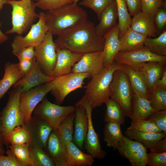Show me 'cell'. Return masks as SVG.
I'll use <instances>...</instances> for the list:
<instances>
[{"label": "cell", "mask_w": 166, "mask_h": 166, "mask_svg": "<svg viewBox=\"0 0 166 166\" xmlns=\"http://www.w3.org/2000/svg\"><path fill=\"white\" fill-rule=\"evenodd\" d=\"M93 23L88 19L57 35L56 49H65L77 54L102 51L104 37L98 36Z\"/></svg>", "instance_id": "obj_1"}, {"label": "cell", "mask_w": 166, "mask_h": 166, "mask_svg": "<svg viewBox=\"0 0 166 166\" xmlns=\"http://www.w3.org/2000/svg\"><path fill=\"white\" fill-rule=\"evenodd\" d=\"M45 13L48 31L57 36L86 21L88 16L79 5L73 2L46 11Z\"/></svg>", "instance_id": "obj_2"}, {"label": "cell", "mask_w": 166, "mask_h": 166, "mask_svg": "<svg viewBox=\"0 0 166 166\" xmlns=\"http://www.w3.org/2000/svg\"><path fill=\"white\" fill-rule=\"evenodd\" d=\"M124 67V65L114 61L100 73L91 77L86 87L84 96L93 109L105 104L110 98V85L114 73L117 69H123Z\"/></svg>", "instance_id": "obj_3"}, {"label": "cell", "mask_w": 166, "mask_h": 166, "mask_svg": "<svg viewBox=\"0 0 166 166\" xmlns=\"http://www.w3.org/2000/svg\"><path fill=\"white\" fill-rule=\"evenodd\" d=\"M7 4L12 7V28L5 34L17 33L19 35L26 32L39 18L36 12V2L31 0H7Z\"/></svg>", "instance_id": "obj_4"}, {"label": "cell", "mask_w": 166, "mask_h": 166, "mask_svg": "<svg viewBox=\"0 0 166 166\" xmlns=\"http://www.w3.org/2000/svg\"><path fill=\"white\" fill-rule=\"evenodd\" d=\"M22 89L21 86H17L10 91L7 103L0 112L2 133L4 144L7 148L9 146L7 138L9 132L16 127L25 124L19 108V97Z\"/></svg>", "instance_id": "obj_5"}, {"label": "cell", "mask_w": 166, "mask_h": 166, "mask_svg": "<svg viewBox=\"0 0 166 166\" xmlns=\"http://www.w3.org/2000/svg\"><path fill=\"white\" fill-rule=\"evenodd\" d=\"M110 89V98L119 105L125 117L131 118L132 113L133 92L124 68L117 69L114 73Z\"/></svg>", "instance_id": "obj_6"}, {"label": "cell", "mask_w": 166, "mask_h": 166, "mask_svg": "<svg viewBox=\"0 0 166 166\" xmlns=\"http://www.w3.org/2000/svg\"><path fill=\"white\" fill-rule=\"evenodd\" d=\"M91 77L88 73H74L55 77L52 81L50 92L57 104L61 105L66 97L72 92L83 87L84 81Z\"/></svg>", "instance_id": "obj_7"}, {"label": "cell", "mask_w": 166, "mask_h": 166, "mask_svg": "<svg viewBox=\"0 0 166 166\" xmlns=\"http://www.w3.org/2000/svg\"><path fill=\"white\" fill-rule=\"evenodd\" d=\"M75 109L74 106H61L53 104L45 96L35 107L33 113L56 131L67 116L74 112Z\"/></svg>", "instance_id": "obj_8"}, {"label": "cell", "mask_w": 166, "mask_h": 166, "mask_svg": "<svg viewBox=\"0 0 166 166\" xmlns=\"http://www.w3.org/2000/svg\"><path fill=\"white\" fill-rule=\"evenodd\" d=\"M38 19V22L32 26L25 36L18 35L14 38L11 44L12 53L14 55L23 48L31 46L35 47L42 42L48 31L45 12H40Z\"/></svg>", "instance_id": "obj_9"}, {"label": "cell", "mask_w": 166, "mask_h": 166, "mask_svg": "<svg viewBox=\"0 0 166 166\" xmlns=\"http://www.w3.org/2000/svg\"><path fill=\"white\" fill-rule=\"evenodd\" d=\"M56 48L53 35L49 31L41 44L34 47L36 61L42 72L48 76L53 77L57 60Z\"/></svg>", "instance_id": "obj_10"}, {"label": "cell", "mask_w": 166, "mask_h": 166, "mask_svg": "<svg viewBox=\"0 0 166 166\" xmlns=\"http://www.w3.org/2000/svg\"><path fill=\"white\" fill-rule=\"evenodd\" d=\"M52 87L51 81L21 93L19 97V108L25 125L31 118L35 107L50 91Z\"/></svg>", "instance_id": "obj_11"}, {"label": "cell", "mask_w": 166, "mask_h": 166, "mask_svg": "<svg viewBox=\"0 0 166 166\" xmlns=\"http://www.w3.org/2000/svg\"><path fill=\"white\" fill-rule=\"evenodd\" d=\"M81 105L84 107L88 119V129L85 141V148L87 153L94 158L103 159L106 156V153L102 149L99 135L93 126L92 117L93 108L84 96L75 105Z\"/></svg>", "instance_id": "obj_12"}, {"label": "cell", "mask_w": 166, "mask_h": 166, "mask_svg": "<svg viewBox=\"0 0 166 166\" xmlns=\"http://www.w3.org/2000/svg\"><path fill=\"white\" fill-rule=\"evenodd\" d=\"M122 156L127 158L132 166H146L147 148L140 142L124 136L117 149Z\"/></svg>", "instance_id": "obj_13"}, {"label": "cell", "mask_w": 166, "mask_h": 166, "mask_svg": "<svg viewBox=\"0 0 166 166\" xmlns=\"http://www.w3.org/2000/svg\"><path fill=\"white\" fill-rule=\"evenodd\" d=\"M25 125L30 136V146L45 148L53 128L44 120L34 115Z\"/></svg>", "instance_id": "obj_14"}, {"label": "cell", "mask_w": 166, "mask_h": 166, "mask_svg": "<svg viewBox=\"0 0 166 166\" xmlns=\"http://www.w3.org/2000/svg\"><path fill=\"white\" fill-rule=\"evenodd\" d=\"M114 61L132 67L138 64L148 61L166 62V56L156 55L144 46L141 49L133 51L119 52L115 56Z\"/></svg>", "instance_id": "obj_15"}, {"label": "cell", "mask_w": 166, "mask_h": 166, "mask_svg": "<svg viewBox=\"0 0 166 166\" xmlns=\"http://www.w3.org/2000/svg\"><path fill=\"white\" fill-rule=\"evenodd\" d=\"M105 68L102 51H97L83 54L72 67L71 72L88 73L91 77L100 73Z\"/></svg>", "instance_id": "obj_16"}, {"label": "cell", "mask_w": 166, "mask_h": 166, "mask_svg": "<svg viewBox=\"0 0 166 166\" xmlns=\"http://www.w3.org/2000/svg\"><path fill=\"white\" fill-rule=\"evenodd\" d=\"M132 68L140 74L148 89H150L154 88L166 70V62L148 61L138 64Z\"/></svg>", "instance_id": "obj_17"}, {"label": "cell", "mask_w": 166, "mask_h": 166, "mask_svg": "<svg viewBox=\"0 0 166 166\" xmlns=\"http://www.w3.org/2000/svg\"><path fill=\"white\" fill-rule=\"evenodd\" d=\"M55 78V77L47 76L42 72L35 57L29 70L13 86V88L21 86L22 92H23L41 85L51 82Z\"/></svg>", "instance_id": "obj_18"}, {"label": "cell", "mask_w": 166, "mask_h": 166, "mask_svg": "<svg viewBox=\"0 0 166 166\" xmlns=\"http://www.w3.org/2000/svg\"><path fill=\"white\" fill-rule=\"evenodd\" d=\"M56 51L57 60L53 73V76L55 77L71 72L72 67L83 55L65 49H56Z\"/></svg>", "instance_id": "obj_19"}, {"label": "cell", "mask_w": 166, "mask_h": 166, "mask_svg": "<svg viewBox=\"0 0 166 166\" xmlns=\"http://www.w3.org/2000/svg\"><path fill=\"white\" fill-rule=\"evenodd\" d=\"M120 30L118 23L104 37L105 44L102 51L105 67L114 61V58L120 51V43L119 40Z\"/></svg>", "instance_id": "obj_20"}, {"label": "cell", "mask_w": 166, "mask_h": 166, "mask_svg": "<svg viewBox=\"0 0 166 166\" xmlns=\"http://www.w3.org/2000/svg\"><path fill=\"white\" fill-rule=\"evenodd\" d=\"M45 148L55 166H67L66 146L60 141L56 130H53L50 133Z\"/></svg>", "instance_id": "obj_21"}, {"label": "cell", "mask_w": 166, "mask_h": 166, "mask_svg": "<svg viewBox=\"0 0 166 166\" xmlns=\"http://www.w3.org/2000/svg\"><path fill=\"white\" fill-rule=\"evenodd\" d=\"M73 139L76 145L80 149L85 142L88 129V121L84 107L81 105H75Z\"/></svg>", "instance_id": "obj_22"}, {"label": "cell", "mask_w": 166, "mask_h": 166, "mask_svg": "<svg viewBox=\"0 0 166 166\" xmlns=\"http://www.w3.org/2000/svg\"><path fill=\"white\" fill-rule=\"evenodd\" d=\"M132 122L146 119L156 112L151 106L149 100L136 93H133L132 99Z\"/></svg>", "instance_id": "obj_23"}, {"label": "cell", "mask_w": 166, "mask_h": 166, "mask_svg": "<svg viewBox=\"0 0 166 166\" xmlns=\"http://www.w3.org/2000/svg\"><path fill=\"white\" fill-rule=\"evenodd\" d=\"M118 14L115 0L104 10L95 31L99 37H104L117 24Z\"/></svg>", "instance_id": "obj_24"}, {"label": "cell", "mask_w": 166, "mask_h": 166, "mask_svg": "<svg viewBox=\"0 0 166 166\" xmlns=\"http://www.w3.org/2000/svg\"><path fill=\"white\" fill-rule=\"evenodd\" d=\"M130 26L134 30L148 37L155 38L158 35L154 20L142 11L133 16Z\"/></svg>", "instance_id": "obj_25"}, {"label": "cell", "mask_w": 166, "mask_h": 166, "mask_svg": "<svg viewBox=\"0 0 166 166\" xmlns=\"http://www.w3.org/2000/svg\"><path fill=\"white\" fill-rule=\"evenodd\" d=\"M66 163L67 166H91L94 158L90 154L84 153L72 141L67 142Z\"/></svg>", "instance_id": "obj_26"}, {"label": "cell", "mask_w": 166, "mask_h": 166, "mask_svg": "<svg viewBox=\"0 0 166 166\" xmlns=\"http://www.w3.org/2000/svg\"><path fill=\"white\" fill-rule=\"evenodd\" d=\"M147 36L133 30L129 26L124 34L119 38L120 43L119 52L137 50L144 46V42Z\"/></svg>", "instance_id": "obj_27"}, {"label": "cell", "mask_w": 166, "mask_h": 166, "mask_svg": "<svg viewBox=\"0 0 166 166\" xmlns=\"http://www.w3.org/2000/svg\"><path fill=\"white\" fill-rule=\"evenodd\" d=\"M24 76L18 63L8 62L4 65V73L0 79V100L10 88Z\"/></svg>", "instance_id": "obj_28"}, {"label": "cell", "mask_w": 166, "mask_h": 166, "mask_svg": "<svg viewBox=\"0 0 166 166\" xmlns=\"http://www.w3.org/2000/svg\"><path fill=\"white\" fill-rule=\"evenodd\" d=\"M124 134L125 136L140 142L147 148L149 149L153 148L159 140L166 137V134L163 132H147L127 129Z\"/></svg>", "instance_id": "obj_29"}, {"label": "cell", "mask_w": 166, "mask_h": 166, "mask_svg": "<svg viewBox=\"0 0 166 166\" xmlns=\"http://www.w3.org/2000/svg\"><path fill=\"white\" fill-rule=\"evenodd\" d=\"M121 125L116 122H106L104 129V141L107 146L117 149L119 142L123 139L124 135L121 131Z\"/></svg>", "instance_id": "obj_30"}, {"label": "cell", "mask_w": 166, "mask_h": 166, "mask_svg": "<svg viewBox=\"0 0 166 166\" xmlns=\"http://www.w3.org/2000/svg\"><path fill=\"white\" fill-rule=\"evenodd\" d=\"M124 65V69L128 78L133 92L148 100L149 89L141 76L131 67Z\"/></svg>", "instance_id": "obj_31"}, {"label": "cell", "mask_w": 166, "mask_h": 166, "mask_svg": "<svg viewBox=\"0 0 166 166\" xmlns=\"http://www.w3.org/2000/svg\"><path fill=\"white\" fill-rule=\"evenodd\" d=\"M75 115L73 112L67 116L56 130L60 141L65 145L67 142L72 141Z\"/></svg>", "instance_id": "obj_32"}, {"label": "cell", "mask_w": 166, "mask_h": 166, "mask_svg": "<svg viewBox=\"0 0 166 166\" xmlns=\"http://www.w3.org/2000/svg\"><path fill=\"white\" fill-rule=\"evenodd\" d=\"M145 46L153 53L160 56H166V30L158 37L152 38L147 37L144 42Z\"/></svg>", "instance_id": "obj_33"}, {"label": "cell", "mask_w": 166, "mask_h": 166, "mask_svg": "<svg viewBox=\"0 0 166 166\" xmlns=\"http://www.w3.org/2000/svg\"><path fill=\"white\" fill-rule=\"evenodd\" d=\"M106 110L104 120L105 122H116L123 125L125 116L120 107L114 100L110 98L105 103Z\"/></svg>", "instance_id": "obj_34"}, {"label": "cell", "mask_w": 166, "mask_h": 166, "mask_svg": "<svg viewBox=\"0 0 166 166\" xmlns=\"http://www.w3.org/2000/svg\"><path fill=\"white\" fill-rule=\"evenodd\" d=\"M117 8L119 30V38L122 36L130 26L131 18L125 0H115Z\"/></svg>", "instance_id": "obj_35"}, {"label": "cell", "mask_w": 166, "mask_h": 166, "mask_svg": "<svg viewBox=\"0 0 166 166\" xmlns=\"http://www.w3.org/2000/svg\"><path fill=\"white\" fill-rule=\"evenodd\" d=\"M7 141L10 145L28 144H30L31 138L29 131L25 124L15 127L9 133Z\"/></svg>", "instance_id": "obj_36"}, {"label": "cell", "mask_w": 166, "mask_h": 166, "mask_svg": "<svg viewBox=\"0 0 166 166\" xmlns=\"http://www.w3.org/2000/svg\"><path fill=\"white\" fill-rule=\"evenodd\" d=\"M148 100L157 111L166 110V88H154L149 89Z\"/></svg>", "instance_id": "obj_37"}, {"label": "cell", "mask_w": 166, "mask_h": 166, "mask_svg": "<svg viewBox=\"0 0 166 166\" xmlns=\"http://www.w3.org/2000/svg\"><path fill=\"white\" fill-rule=\"evenodd\" d=\"M28 144L10 145L9 148L15 156L21 166H35L30 157Z\"/></svg>", "instance_id": "obj_38"}, {"label": "cell", "mask_w": 166, "mask_h": 166, "mask_svg": "<svg viewBox=\"0 0 166 166\" xmlns=\"http://www.w3.org/2000/svg\"><path fill=\"white\" fill-rule=\"evenodd\" d=\"M29 153L31 159L35 166H55L51 158L43 149L30 146Z\"/></svg>", "instance_id": "obj_39"}, {"label": "cell", "mask_w": 166, "mask_h": 166, "mask_svg": "<svg viewBox=\"0 0 166 166\" xmlns=\"http://www.w3.org/2000/svg\"><path fill=\"white\" fill-rule=\"evenodd\" d=\"M114 0H83L78 4L93 10L100 20L103 12Z\"/></svg>", "instance_id": "obj_40"}, {"label": "cell", "mask_w": 166, "mask_h": 166, "mask_svg": "<svg viewBox=\"0 0 166 166\" xmlns=\"http://www.w3.org/2000/svg\"><path fill=\"white\" fill-rule=\"evenodd\" d=\"M127 129L147 132H162L154 122L147 119L136 122L132 121L131 125Z\"/></svg>", "instance_id": "obj_41"}, {"label": "cell", "mask_w": 166, "mask_h": 166, "mask_svg": "<svg viewBox=\"0 0 166 166\" xmlns=\"http://www.w3.org/2000/svg\"><path fill=\"white\" fill-rule=\"evenodd\" d=\"M163 2L159 0H141V11L154 20L156 13L161 6Z\"/></svg>", "instance_id": "obj_42"}, {"label": "cell", "mask_w": 166, "mask_h": 166, "mask_svg": "<svg viewBox=\"0 0 166 166\" xmlns=\"http://www.w3.org/2000/svg\"><path fill=\"white\" fill-rule=\"evenodd\" d=\"M73 2V0H38L36 3L37 7L46 11L56 9Z\"/></svg>", "instance_id": "obj_43"}, {"label": "cell", "mask_w": 166, "mask_h": 166, "mask_svg": "<svg viewBox=\"0 0 166 166\" xmlns=\"http://www.w3.org/2000/svg\"><path fill=\"white\" fill-rule=\"evenodd\" d=\"M166 2L164 1L158 9L154 19L158 35L165 30L166 26Z\"/></svg>", "instance_id": "obj_44"}, {"label": "cell", "mask_w": 166, "mask_h": 166, "mask_svg": "<svg viewBox=\"0 0 166 166\" xmlns=\"http://www.w3.org/2000/svg\"><path fill=\"white\" fill-rule=\"evenodd\" d=\"M146 164L148 166H166V152L158 153L150 151L147 154Z\"/></svg>", "instance_id": "obj_45"}, {"label": "cell", "mask_w": 166, "mask_h": 166, "mask_svg": "<svg viewBox=\"0 0 166 166\" xmlns=\"http://www.w3.org/2000/svg\"><path fill=\"white\" fill-rule=\"evenodd\" d=\"M146 119L154 122L163 132L166 134V110L157 111Z\"/></svg>", "instance_id": "obj_46"}, {"label": "cell", "mask_w": 166, "mask_h": 166, "mask_svg": "<svg viewBox=\"0 0 166 166\" xmlns=\"http://www.w3.org/2000/svg\"><path fill=\"white\" fill-rule=\"evenodd\" d=\"M7 156L0 155V166H21L15 156L9 148L6 152Z\"/></svg>", "instance_id": "obj_47"}, {"label": "cell", "mask_w": 166, "mask_h": 166, "mask_svg": "<svg viewBox=\"0 0 166 166\" xmlns=\"http://www.w3.org/2000/svg\"><path fill=\"white\" fill-rule=\"evenodd\" d=\"M14 55L17 57L19 61L33 60L35 58L34 47L31 46L23 48Z\"/></svg>", "instance_id": "obj_48"}, {"label": "cell", "mask_w": 166, "mask_h": 166, "mask_svg": "<svg viewBox=\"0 0 166 166\" xmlns=\"http://www.w3.org/2000/svg\"><path fill=\"white\" fill-rule=\"evenodd\" d=\"M128 10L133 16L141 11V0H125Z\"/></svg>", "instance_id": "obj_49"}, {"label": "cell", "mask_w": 166, "mask_h": 166, "mask_svg": "<svg viewBox=\"0 0 166 166\" xmlns=\"http://www.w3.org/2000/svg\"><path fill=\"white\" fill-rule=\"evenodd\" d=\"M33 60H22L19 61V62L18 63L19 68L24 76L30 69Z\"/></svg>", "instance_id": "obj_50"}, {"label": "cell", "mask_w": 166, "mask_h": 166, "mask_svg": "<svg viewBox=\"0 0 166 166\" xmlns=\"http://www.w3.org/2000/svg\"><path fill=\"white\" fill-rule=\"evenodd\" d=\"M150 149V151L156 152H166V137L159 140L154 146Z\"/></svg>", "instance_id": "obj_51"}, {"label": "cell", "mask_w": 166, "mask_h": 166, "mask_svg": "<svg viewBox=\"0 0 166 166\" xmlns=\"http://www.w3.org/2000/svg\"><path fill=\"white\" fill-rule=\"evenodd\" d=\"M154 88H166V70L164 73L161 77L157 82Z\"/></svg>", "instance_id": "obj_52"}, {"label": "cell", "mask_w": 166, "mask_h": 166, "mask_svg": "<svg viewBox=\"0 0 166 166\" xmlns=\"http://www.w3.org/2000/svg\"><path fill=\"white\" fill-rule=\"evenodd\" d=\"M4 144L3 137L2 132H0V155H4L5 150L3 146Z\"/></svg>", "instance_id": "obj_53"}, {"label": "cell", "mask_w": 166, "mask_h": 166, "mask_svg": "<svg viewBox=\"0 0 166 166\" xmlns=\"http://www.w3.org/2000/svg\"><path fill=\"white\" fill-rule=\"evenodd\" d=\"M2 26V23L0 22V44H2L6 41L8 37L4 34L0 29V28Z\"/></svg>", "instance_id": "obj_54"}, {"label": "cell", "mask_w": 166, "mask_h": 166, "mask_svg": "<svg viewBox=\"0 0 166 166\" xmlns=\"http://www.w3.org/2000/svg\"><path fill=\"white\" fill-rule=\"evenodd\" d=\"M7 0H0V11L2 9L4 4L7 3Z\"/></svg>", "instance_id": "obj_55"}, {"label": "cell", "mask_w": 166, "mask_h": 166, "mask_svg": "<svg viewBox=\"0 0 166 166\" xmlns=\"http://www.w3.org/2000/svg\"><path fill=\"white\" fill-rule=\"evenodd\" d=\"M2 124L1 121V120L0 118V132H2Z\"/></svg>", "instance_id": "obj_56"}, {"label": "cell", "mask_w": 166, "mask_h": 166, "mask_svg": "<svg viewBox=\"0 0 166 166\" xmlns=\"http://www.w3.org/2000/svg\"><path fill=\"white\" fill-rule=\"evenodd\" d=\"M80 0H73V3H77Z\"/></svg>", "instance_id": "obj_57"}, {"label": "cell", "mask_w": 166, "mask_h": 166, "mask_svg": "<svg viewBox=\"0 0 166 166\" xmlns=\"http://www.w3.org/2000/svg\"><path fill=\"white\" fill-rule=\"evenodd\" d=\"M160 0V1L162 2L163 1H166V0Z\"/></svg>", "instance_id": "obj_58"}, {"label": "cell", "mask_w": 166, "mask_h": 166, "mask_svg": "<svg viewBox=\"0 0 166 166\" xmlns=\"http://www.w3.org/2000/svg\"><path fill=\"white\" fill-rule=\"evenodd\" d=\"M36 1H37L38 0H36Z\"/></svg>", "instance_id": "obj_59"}]
</instances>
